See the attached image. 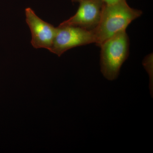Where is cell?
<instances>
[{
	"instance_id": "3957f363",
	"label": "cell",
	"mask_w": 153,
	"mask_h": 153,
	"mask_svg": "<svg viewBox=\"0 0 153 153\" xmlns=\"http://www.w3.org/2000/svg\"><path fill=\"white\" fill-rule=\"evenodd\" d=\"M95 42L92 30L76 26H58L49 51L60 57L68 49Z\"/></svg>"
},
{
	"instance_id": "5b68a950",
	"label": "cell",
	"mask_w": 153,
	"mask_h": 153,
	"mask_svg": "<svg viewBox=\"0 0 153 153\" xmlns=\"http://www.w3.org/2000/svg\"><path fill=\"white\" fill-rule=\"evenodd\" d=\"M26 21L32 35L31 43L35 49H51L57 27L43 21L30 7L25 9Z\"/></svg>"
},
{
	"instance_id": "277c9868",
	"label": "cell",
	"mask_w": 153,
	"mask_h": 153,
	"mask_svg": "<svg viewBox=\"0 0 153 153\" xmlns=\"http://www.w3.org/2000/svg\"><path fill=\"white\" fill-rule=\"evenodd\" d=\"M79 3L76 13L59 26H74L92 30L98 25L105 4L101 0H71Z\"/></svg>"
},
{
	"instance_id": "7a4b0ae2",
	"label": "cell",
	"mask_w": 153,
	"mask_h": 153,
	"mask_svg": "<svg viewBox=\"0 0 153 153\" xmlns=\"http://www.w3.org/2000/svg\"><path fill=\"white\" fill-rule=\"evenodd\" d=\"M100 47L102 73L108 80H114L118 76L123 64L128 57V36L126 31L120 32L105 41Z\"/></svg>"
},
{
	"instance_id": "8992f818",
	"label": "cell",
	"mask_w": 153,
	"mask_h": 153,
	"mask_svg": "<svg viewBox=\"0 0 153 153\" xmlns=\"http://www.w3.org/2000/svg\"><path fill=\"white\" fill-rule=\"evenodd\" d=\"M105 4L111 5L117 2L120 0H101Z\"/></svg>"
},
{
	"instance_id": "6da1fadb",
	"label": "cell",
	"mask_w": 153,
	"mask_h": 153,
	"mask_svg": "<svg viewBox=\"0 0 153 153\" xmlns=\"http://www.w3.org/2000/svg\"><path fill=\"white\" fill-rule=\"evenodd\" d=\"M142 14V11L131 7L126 0H120L113 4H105L99 23L92 30L96 44L100 47L108 38L126 31L131 22Z\"/></svg>"
}]
</instances>
